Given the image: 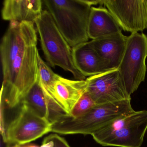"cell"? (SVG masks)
Masks as SVG:
<instances>
[{
    "mask_svg": "<svg viewBox=\"0 0 147 147\" xmlns=\"http://www.w3.org/2000/svg\"><path fill=\"white\" fill-rule=\"evenodd\" d=\"M131 99L95 105L76 117L64 115L52 123L51 132L63 135H91L112 121L135 111Z\"/></svg>",
    "mask_w": 147,
    "mask_h": 147,
    "instance_id": "cell-1",
    "label": "cell"
},
{
    "mask_svg": "<svg viewBox=\"0 0 147 147\" xmlns=\"http://www.w3.org/2000/svg\"><path fill=\"white\" fill-rule=\"evenodd\" d=\"M60 32L72 48L88 42L92 5L88 0H43Z\"/></svg>",
    "mask_w": 147,
    "mask_h": 147,
    "instance_id": "cell-2",
    "label": "cell"
},
{
    "mask_svg": "<svg viewBox=\"0 0 147 147\" xmlns=\"http://www.w3.org/2000/svg\"><path fill=\"white\" fill-rule=\"evenodd\" d=\"M37 44L30 45L21 52L3 77L1 99L11 108L21 103L38 78Z\"/></svg>",
    "mask_w": 147,
    "mask_h": 147,
    "instance_id": "cell-3",
    "label": "cell"
},
{
    "mask_svg": "<svg viewBox=\"0 0 147 147\" xmlns=\"http://www.w3.org/2000/svg\"><path fill=\"white\" fill-rule=\"evenodd\" d=\"M35 24L42 50L50 65L70 72L76 80H85L86 76L78 71L74 63L72 48L60 32L49 12L43 11Z\"/></svg>",
    "mask_w": 147,
    "mask_h": 147,
    "instance_id": "cell-4",
    "label": "cell"
},
{
    "mask_svg": "<svg viewBox=\"0 0 147 147\" xmlns=\"http://www.w3.org/2000/svg\"><path fill=\"white\" fill-rule=\"evenodd\" d=\"M147 130V111H136L119 118L92 134L104 146L140 147Z\"/></svg>",
    "mask_w": 147,
    "mask_h": 147,
    "instance_id": "cell-5",
    "label": "cell"
},
{
    "mask_svg": "<svg viewBox=\"0 0 147 147\" xmlns=\"http://www.w3.org/2000/svg\"><path fill=\"white\" fill-rule=\"evenodd\" d=\"M147 57V36L143 33H131L127 36L125 50L118 68L130 97L145 80Z\"/></svg>",
    "mask_w": 147,
    "mask_h": 147,
    "instance_id": "cell-6",
    "label": "cell"
},
{
    "mask_svg": "<svg viewBox=\"0 0 147 147\" xmlns=\"http://www.w3.org/2000/svg\"><path fill=\"white\" fill-rule=\"evenodd\" d=\"M51 125L49 120L23 105L18 116L6 129L4 142L19 146L28 143L51 132Z\"/></svg>",
    "mask_w": 147,
    "mask_h": 147,
    "instance_id": "cell-7",
    "label": "cell"
},
{
    "mask_svg": "<svg viewBox=\"0 0 147 147\" xmlns=\"http://www.w3.org/2000/svg\"><path fill=\"white\" fill-rule=\"evenodd\" d=\"M34 24L31 22H10L0 45L3 77L7 74L16 57L29 45L37 42Z\"/></svg>",
    "mask_w": 147,
    "mask_h": 147,
    "instance_id": "cell-8",
    "label": "cell"
},
{
    "mask_svg": "<svg viewBox=\"0 0 147 147\" xmlns=\"http://www.w3.org/2000/svg\"><path fill=\"white\" fill-rule=\"evenodd\" d=\"M86 80V92L95 105L131 99L118 69L89 76Z\"/></svg>",
    "mask_w": 147,
    "mask_h": 147,
    "instance_id": "cell-9",
    "label": "cell"
},
{
    "mask_svg": "<svg viewBox=\"0 0 147 147\" xmlns=\"http://www.w3.org/2000/svg\"><path fill=\"white\" fill-rule=\"evenodd\" d=\"M122 30L131 33L147 29L146 0H102Z\"/></svg>",
    "mask_w": 147,
    "mask_h": 147,
    "instance_id": "cell-10",
    "label": "cell"
},
{
    "mask_svg": "<svg viewBox=\"0 0 147 147\" xmlns=\"http://www.w3.org/2000/svg\"><path fill=\"white\" fill-rule=\"evenodd\" d=\"M127 36L121 32L89 41L111 70L118 68L126 47Z\"/></svg>",
    "mask_w": 147,
    "mask_h": 147,
    "instance_id": "cell-11",
    "label": "cell"
},
{
    "mask_svg": "<svg viewBox=\"0 0 147 147\" xmlns=\"http://www.w3.org/2000/svg\"><path fill=\"white\" fill-rule=\"evenodd\" d=\"M42 3L41 0H5L1 10L2 19L35 24L43 11Z\"/></svg>",
    "mask_w": 147,
    "mask_h": 147,
    "instance_id": "cell-12",
    "label": "cell"
},
{
    "mask_svg": "<svg viewBox=\"0 0 147 147\" xmlns=\"http://www.w3.org/2000/svg\"><path fill=\"white\" fill-rule=\"evenodd\" d=\"M86 80L65 79L59 76L55 83L54 97L66 115L69 116L78 100L86 91Z\"/></svg>",
    "mask_w": 147,
    "mask_h": 147,
    "instance_id": "cell-13",
    "label": "cell"
},
{
    "mask_svg": "<svg viewBox=\"0 0 147 147\" xmlns=\"http://www.w3.org/2000/svg\"><path fill=\"white\" fill-rule=\"evenodd\" d=\"M72 52L75 67L86 77L111 70L105 62L91 46L89 42L72 48Z\"/></svg>",
    "mask_w": 147,
    "mask_h": 147,
    "instance_id": "cell-14",
    "label": "cell"
},
{
    "mask_svg": "<svg viewBox=\"0 0 147 147\" xmlns=\"http://www.w3.org/2000/svg\"><path fill=\"white\" fill-rule=\"evenodd\" d=\"M121 32L122 29L107 9L92 7L88 25L89 38L94 40Z\"/></svg>",
    "mask_w": 147,
    "mask_h": 147,
    "instance_id": "cell-15",
    "label": "cell"
},
{
    "mask_svg": "<svg viewBox=\"0 0 147 147\" xmlns=\"http://www.w3.org/2000/svg\"><path fill=\"white\" fill-rule=\"evenodd\" d=\"M39 75V74H38ZM35 114L52 123V112L43 89L40 76L21 101Z\"/></svg>",
    "mask_w": 147,
    "mask_h": 147,
    "instance_id": "cell-16",
    "label": "cell"
},
{
    "mask_svg": "<svg viewBox=\"0 0 147 147\" xmlns=\"http://www.w3.org/2000/svg\"><path fill=\"white\" fill-rule=\"evenodd\" d=\"M95 105V103L86 91L74 107L69 116L73 117H79L86 113Z\"/></svg>",
    "mask_w": 147,
    "mask_h": 147,
    "instance_id": "cell-17",
    "label": "cell"
},
{
    "mask_svg": "<svg viewBox=\"0 0 147 147\" xmlns=\"http://www.w3.org/2000/svg\"><path fill=\"white\" fill-rule=\"evenodd\" d=\"M40 147H71L63 138L57 133L50 134L46 137Z\"/></svg>",
    "mask_w": 147,
    "mask_h": 147,
    "instance_id": "cell-18",
    "label": "cell"
},
{
    "mask_svg": "<svg viewBox=\"0 0 147 147\" xmlns=\"http://www.w3.org/2000/svg\"><path fill=\"white\" fill-rule=\"evenodd\" d=\"M18 147H40L34 144H30V145H26V146H19Z\"/></svg>",
    "mask_w": 147,
    "mask_h": 147,
    "instance_id": "cell-19",
    "label": "cell"
},
{
    "mask_svg": "<svg viewBox=\"0 0 147 147\" xmlns=\"http://www.w3.org/2000/svg\"><path fill=\"white\" fill-rule=\"evenodd\" d=\"M146 1H147V0H146Z\"/></svg>",
    "mask_w": 147,
    "mask_h": 147,
    "instance_id": "cell-20",
    "label": "cell"
},
{
    "mask_svg": "<svg viewBox=\"0 0 147 147\" xmlns=\"http://www.w3.org/2000/svg\"><path fill=\"white\" fill-rule=\"evenodd\" d=\"M18 146H19V145H18V147H18Z\"/></svg>",
    "mask_w": 147,
    "mask_h": 147,
    "instance_id": "cell-21",
    "label": "cell"
}]
</instances>
